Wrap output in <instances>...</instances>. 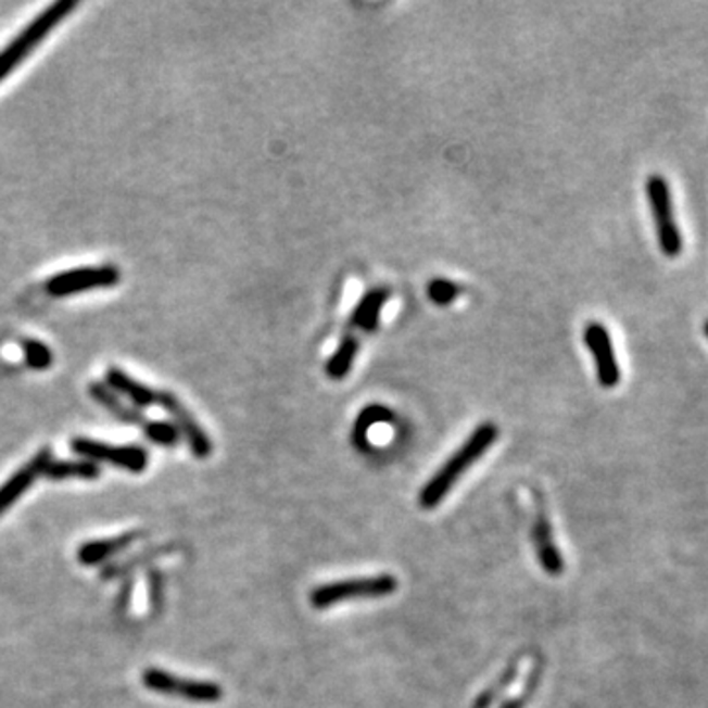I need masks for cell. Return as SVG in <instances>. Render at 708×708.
<instances>
[{"label":"cell","instance_id":"obj_1","mask_svg":"<svg viewBox=\"0 0 708 708\" xmlns=\"http://www.w3.org/2000/svg\"><path fill=\"white\" fill-rule=\"evenodd\" d=\"M498 439V428L494 423H480L479 428L470 433V438L463 443L457 453L447 458V463L431 477L428 484L419 492V506L423 510L438 508L441 502L447 498L448 492L457 484V480L465 475V470L472 467Z\"/></svg>","mask_w":708,"mask_h":708},{"label":"cell","instance_id":"obj_2","mask_svg":"<svg viewBox=\"0 0 708 708\" xmlns=\"http://www.w3.org/2000/svg\"><path fill=\"white\" fill-rule=\"evenodd\" d=\"M77 9L75 0H58L43 9L30 24L22 28L21 34L0 50V84L30 55L40 43Z\"/></svg>","mask_w":708,"mask_h":708},{"label":"cell","instance_id":"obj_3","mask_svg":"<svg viewBox=\"0 0 708 708\" xmlns=\"http://www.w3.org/2000/svg\"><path fill=\"white\" fill-rule=\"evenodd\" d=\"M397 591V579L392 574H372V577H354L344 581L321 584L313 589L309 603L317 610H325L331 606L343 605L351 600H372L384 598Z\"/></svg>","mask_w":708,"mask_h":708},{"label":"cell","instance_id":"obj_4","mask_svg":"<svg viewBox=\"0 0 708 708\" xmlns=\"http://www.w3.org/2000/svg\"><path fill=\"white\" fill-rule=\"evenodd\" d=\"M647 199L656 223L657 242L669 258H678L683 251V237L673 215V201L669 184L663 176H652L646 184Z\"/></svg>","mask_w":708,"mask_h":708},{"label":"cell","instance_id":"obj_5","mask_svg":"<svg viewBox=\"0 0 708 708\" xmlns=\"http://www.w3.org/2000/svg\"><path fill=\"white\" fill-rule=\"evenodd\" d=\"M121 281V270L113 264L104 266H85L74 270L60 271L46 281V292L53 298H65L75 293L91 292L115 288Z\"/></svg>","mask_w":708,"mask_h":708},{"label":"cell","instance_id":"obj_6","mask_svg":"<svg viewBox=\"0 0 708 708\" xmlns=\"http://www.w3.org/2000/svg\"><path fill=\"white\" fill-rule=\"evenodd\" d=\"M144 687L167 695V697H179L191 703H219L223 698V688L213 681H193V679H181L172 675L162 669H147L142 675Z\"/></svg>","mask_w":708,"mask_h":708},{"label":"cell","instance_id":"obj_7","mask_svg":"<svg viewBox=\"0 0 708 708\" xmlns=\"http://www.w3.org/2000/svg\"><path fill=\"white\" fill-rule=\"evenodd\" d=\"M72 451L79 457L93 460V463H109L118 469L130 470V472H142L148 467V451L136 445H106L94 439L75 438L72 439Z\"/></svg>","mask_w":708,"mask_h":708},{"label":"cell","instance_id":"obj_8","mask_svg":"<svg viewBox=\"0 0 708 708\" xmlns=\"http://www.w3.org/2000/svg\"><path fill=\"white\" fill-rule=\"evenodd\" d=\"M584 343L593 354L598 384L615 388L620 382V366L616 358L615 344L605 325L593 321L584 327Z\"/></svg>","mask_w":708,"mask_h":708},{"label":"cell","instance_id":"obj_9","mask_svg":"<svg viewBox=\"0 0 708 708\" xmlns=\"http://www.w3.org/2000/svg\"><path fill=\"white\" fill-rule=\"evenodd\" d=\"M157 404L166 409L169 416L176 419V428L188 441L191 453L198 458H208L213 453V443L207 431L199 426L198 419L181 404V400L174 392H160Z\"/></svg>","mask_w":708,"mask_h":708},{"label":"cell","instance_id":"obj_10","mask_svg":"<svg viewBox=\"0 0 708 708\" xmlns=\"http://www.w3.org/2000/svg\"><path fill=\"white\" fill-rule=\"evenodd\" d=\"M50 463H52V451L42 448L36 457L28 460L22 469L16 470L11 479L0 486V516L9 510L26 490L30 489L38 477H42Z\"/></svg>","mask_w":708,"mask_h":708},{"label":"cell","instance_id":"obj_11","mask_svg":"<svg viewBox=\"0 0 708 708\" xmlns=\"http://www.w3.org/2000/svg\"><path fill=\"white\" fill-rule=\"evenodd\" d=\"M388 300H390V290L388 288H375V290L366 292L353 309L346 333H353L356 337L358 334L375 333L378 325H380V313L384 309Z\"/></svg>","mask_w":708,"mask_h":708},{"label":"cell","instance_id":"obj_12","mask_svg":"<svg viewBox=\"0 0 708 708\" xmlns=\"http://www.w3.org/2000/svg\"><path fill=\"white\" fill-rule=\"evenodd\" d=\"M104 380H106V385L115 392L116 396L128 397L140 409L154 406L160 400V392L148 388L142 382H138L132 376L126 375L125 370L118 368V366L106 368Z\"/></svg>","mask_w":708,"mask_h":708},{"label":"cell","instance_id":"obj_13","mask_svg":"<svg viewBox=\"0 0 708 708\" xmlns=\"http://www.w3.org/2000/svg\"><path fill=\"white\" fill-rule=\"evenodd\" d=\"M89 394L93 400H97L101 406L106 407L116 419L130 423V426H138L142 428L147 423V417L142 416L140 409H132V407L125 406L121 402V397L116 396L115 392L103 384V382H91L89 384Z\"/></svg>","mask_w":708,"mask_h":708},{"label":"cell","instance_id":"obj_14","mask_svg":"<svg viewBox=\"0 0 708 708\" xmlns=\"http://www.w3.org/2000/svg\"><path fill=\"white\" fill-rule=\"evenodd\" d=\"M138 540V533L130 531V533H123L118 538H111V540H97V542L85 543L77 552V559L84 565H97L109 559L111 555L123 552L130 543Z\"/></svg>","mask_w":708,"mask_h":708},{"label":"cell","instance_id":"obj_15","mask_svg":"<svg viewBox=\"0 0 708 708\" xmlns=\"http://www.w3.org/2000/svg\"><path fill=\"white\" fill-rule=\"evenodd\" d=\"M358 349H361V339L356 334L344 333L341 343L337 346V351L325 363V372H327V376L331 380H343V378H346L349 372L353 370Z\"/></svg>","mask_w":708,"mask_h":708},{"label":"cell","instance_id":"obj_16","mask_svg":"<svg viewBox=\"0 0 708 708\" xmlns=\"http://www.w3.org/2000/svg\"><path fill=\"white\" fill-rule=\"evenodd\" d=\"M533 543H535V547H538V555H540V561H542L543 569L552 574L561 573V557H559V553H557L555 543H553L549 521L545 520L543 514L538 518V523H535V528H533Z\"/></svg>","mask_w":708,"mask_h":708},{"label":"cell","instance_id":"obj_17","mask_svg":"<svg viewBox=\"0 0 708 708\" xmlns=\"http://www.w3.org/2000/svg\"><path fill=\"white\" fill-rule=\"evenodd\" d=\"M99 475H101L99 467L94 465L93 460H87V458H79V460H53L52 458V463L48 465V469L43 472V477L52 480H93Z\"/></svg>","mask_w":708,"mask_h":708},{"label":"cell","instance_id":"obj_18","mask_svg":"<svg viewBox=\"0 0 708 708\" xmlns=\"http://www.w3.org/2000/svg\"><path fill=\"white\" fill-rule=\"evenodd\" d=\"M392 419H394V414L388 407L378 406V404L366 406L361 412V416L356 417V423H354L353 439L356 447L365 448L370 429L378 426V423H388Z\"/></svg>","mask_w":708,"mask_h":708},{"label":"cell","instance_id":"obj_19","mask_svg":"<svg viewBox=\"0 0 708 708\" xmlns=\"http://www.w3.org/2000/svg\"><path fill=\"white\" fill-rule=\"evenodd\" d=\"M22 354L26 365L31 370H48L53 363V354L48 344H43L38 339H24L21 341Z\"/></svg>","mask_w":708,"mask_h":708},{"label":"cell","instance_id":"obj_20","mask_svg":"<svg viewBox=\"0 0 708 708\" xmlns=\"http://www.w3.org/2000/svg\"><path fill=\"white\" fill-rule=\"evenodd\" d=\"M147 438L156 443V445H162V447H177L179 445V429L169 423V421H150L147 419V423L142 426Z\"/></svg>","mask_w":708,"mask_h":708},{"label":"cell","instance_id":"obj_21","mask_svg":"<svg viewBox=\"0 0 708 708\" xmlns=\"http://www.w3.org/2000/svg\"><path fill=\"white\" fill-rule=\"evenodd\" d=\"M458 293H460V286L457 281L447 280V278H435V280L429 281V300L435 305H441V307L451 305L457 300Z\"/></svg>","mask_w":708,"mask_h":708},{"label":"cell","instance_id":"obj_22","mask_svg":"<svg viewBox=\"0 0 708 708\" xmlns=\"http://www.w3.org/2000/svg\"><path fill=\"white\" fill-rule=\"evenodd\" d=\"M502 708H521V700H508Z\"/></svg>","mask_w":708,"mask_h":708},{"label":"cell","instance_id":"obj_23","mask_svg":"<svg viewBox=\"0 0 708 708\" xmlns=\"http://www.w3.org/2000/svg\"><path fill=\"white\" fill-rule=\"evenodd\" d=\"M705 333H707V337H708V321H707V324H705Z\"/></svg>","mask_w":708,"mask_h":708}]
</instances>
